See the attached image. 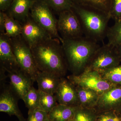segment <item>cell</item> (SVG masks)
Here are the masks:
<instances>
[{
    "mask_svg": "<svg viewBox=\"0 0 121 121\" xmlns=\"http://www.w3.org/2000/svg\"><path fill=\"white\" fill-rule=\"evenodd\" d=\"M35 63L39 71L65 77L68 66L60 40L51 38L31 48Z\"/></svg>",
    "mask_w": 121,
    "mask_h": 121,
    "instance_id": "obj_1",
    "label": "cell"
},
{
    "mask_svg": "<svg viewBox=\"0 0 121 121\" xmlns=\"http://www.w3.org/2000/svg\"><path fill=\"white\" fill-rule=\"evenodd\" d=\"M62 45L68 70L78 75L86 68L93 55L100 47L98 42L84 36L63 39Z\"/></svg>",
    "mask_w": 121,
    "mask_h": 121,
    "instance_id": "obj_2",
    "label": "cell"
},
{
    "mask_svg": "<svg viewBox=\"0 0 121 121\" xmlns=\"http://www.w3.org/2000/svg\"><path fill=\"white\" fill-rule=\"evenodd\" d=\"M72 9L79 19L84 36L98 43L103 41L109 28V14L96 9L74 4Z\"/></svg>",
    "mask_w": 121,
    "mask_h": 121,
    "instance_id": "obj_3",
    "label": "cell"
},
{
    "mask_svg": "<svg viewBox=\"0 0 121 121\" xmlns=\"http://www.w3.org/2000/svg\"><path fill=\"white\" fill-rule=\"evenodd\" d=\"M12 48L20 69L34 83L39 70L31 50L21 35L10 39Z\"/></svg>",
    "mask_w": 121,
    "mask_h": 121,
    "instance_id": "obj_4",
    "label": "cell"
},
{
    "mask_svg": "<svg viewBox=\"0 0 121 121\" xmlns=\"http://www.w3.org/2000/svg\"><path fill=\"white\" fill-rule=\"evenodd\" d=\"M51 9L43 0H36L30 10V16L52 38L59 39L62 43L63 39L57 29V19Z\"/></svg>",
    "mask_w": 121,
    "mask_h": 121,
    "instance_id": "obj_5",
    "label": "cell"
},
{
    "mask_svg": "<svg viewBox=\"0 0 121 121\" xmlns=\"http://www.w3.org/2000/svg\"><path fill=\"white\" fill-rule=\"evenodd\" d=\"M67 78L75 86L90 89L99 95L117 86L103 78L95 71L86 69L78 75L71 74Z\"/></svg>",
    "mask_w": 121,
    "mask_h": 121,
    "instance_id": "obj_6",
    "label": "cell"
},
{
    "mask_svg": "<svg viewBox=\"0 0 121 121\" xmlns=\"http://www.w3.org/2000/svg\"><path fill=\"white\" fill-rule=\"evenodd\" d=\"M121 63L116 48L103 43L95 52L86 70L95 71L101 74Z\"/></svg>",
    "mask_w": 121,
    "mask_h": 121,
    "instance_id": "obj_7",
    "label": "cell"
},
{
    "mask_svg": "<svg viewBox=\"0 0 121 121\" xmlns=\"http://www.w3.org/2000/svg\"><path fill=\"white\" fill-rule=\"evenodd\" d=\"M59 14L57 29L62 39H75L84 36L80 21L72 9Z\"/></svg>",
    "mask_w": 121,
    "mask_h": 121,
    "instance_id": "obj_8",
    "label": "cell"
},
{
    "mask_svg": "<svg viewBox=\"0 0 121 121\" xmlns=\"http://www.w3.org/2000/svg\"><path fill=\"white\" fill-rule=\"evenodd\" d=\"M96 113L121 111V86L117 85L99 95L93 108Z\"/></svg>",
    "mask_w": 121,
    "mask_h": 121,
    "instance_id": "obj_9",
    "label": "cell"
},
{
    "mask_svg": "<svg viewBox=\"0 0 121 121\" xmlns=\"http://www.w3.org/2000/svg\"><path fill=\"white\" fill-rule=\"evenodd\" d=\"M21 24V36L31 49L40 43L52 38L32 19L30 15Z\"/></svg>",
    "mask_w": 121,
    "mask_h": 121,
    "instance_id": "obj_10",
    "label": "cell"
},
{
    "mask_svg": "<svg viewBox=\"0 0 121 121\" xmlns=\"http://www.w3.org/2000/svg\"><path fill=\"white\" fill-rule=\"evenodd\" d=\"M0 111L7 113L10 116L15 115L19 121H26L21 112L17 104L19 99L4 82L0 83Z\"/></svg>",
    "mask_w": 121,
    "mask_h": 121,
    "instance_id": "obj_11",
    "label": "cell"
},
{
    "mask_svg": "<svg viewBox=\"0 0 121 121\" xmlns=\"http://www.w3.org/2000/svg\"><path fill=\"white\" fill-rule=\"evenodd\" d=\"M9 86L19 99L23 100L33 82L20 68L7 71Z\"/></svg>",
    "mask_w": 121,
    "mask_h": 121,
    "instance_id": "obj_12",
    "label": "cell"
},
{
    "mask_svg": "<svg viewBox=\"0 0 121 121\" xmlns=\"http://www.w3.org/2000/svg\"><path fill=\"white\" fill-rule=\"evenodd\" d=\"M55 95L59 104L69 106H79L75 86L67 78H61Z\"/></svg>",
    "mask_w": 121,
    "mask_h": 121,
    "instance_id": "obj_13",
    "label": "cell"
},
{
    "mask_svg": "<svg viewBox=\"0 0 121 121\" xmlns=\"http://www.w3.org/2000/svg\"><path fill=\"white\" fill-rule=\"evenodd\" d=\"M0 67L6 72L20 68L13 53L10 41L5 33H0Z\"/></svg>",
    "mask_w": 121,
    "mask_h": 121,
    "instance_id": "obj_14",
    "label": "cell"
},
{
    "mask_svg": "<svg viewBox=\"0 0 121 121\" xmlns=\"http://www.w3.org/2000/svg\"><path fill=\"white\" fill-rule=\"evenodd\" d=\"M36 0H13L6 12L10 17L22 24L30 15V11Z\"/></svg>",
    "mask_w": 121,
    "mask_h": 121,
    "instance_id": "obj_15",
    "label": "cell"
},
{
    "mask_svg": "<svg viewBox=\"0 0 121 121\" xmlns=\"http://www.w3.org/2000/svg\"><path fill=\"white\" fill-rule=\"evenodd\" d=\"M61 78L54 74L39 71L36 78L38 90L48 94H55Z\"/></svg>",
    "mask_w": 121,
    "mask_h": 121,
    "instance_id": "obj_16",
    "label": "cell"
},
{
    "mask_svg": "<svg viewBox=\"0 0 121 121\" xmlns=\"http://www.w3.org/2000/svg\"><path fill=\"white\" fill-rule=\"evenodd\" d=\"M76 107L58 104L48 113V119L50 121H69L73 117Z\"/></svg>",
    "mask_w": 121,
    "mask_h": 121,
    "instance_id": "obj_17",
    "label": "cell"
},
{
    "mask_svg": "<svg viewBox=\"0 0 121 121\" xmlns=\"http://www.w3.org/2000/svg\"><path fill=\"white\" fill-rule=\"evenodd\" d=\"M75 86L78 98L79 106L83 108H94L97 102L99 95L92 90Z\"/></svg>",
    "mask_w": 121,
    "mask_h": 121,
    "instance_id": "obj_18",
    "label": "cell"
},
{
    "mask_svg": "<svg viewBox=\"0 0 121 121\" xmlns=\"http://www.w3.org/2000/svg\"><path fill=\"white\" fill-rule=\"evenodd\" d=\"M74 4L89 7L109 13L110 0H71Z\"/></svg>",
    "mask_w": 121,
    "mask_h": 121,
    "instance_id": "obj_19",
    "label": "cell"
},
{
    "mask_svg": "<svg viewBox=\"0 0 121 121\" xmlns=\"http://www.w3.org/2000/svg\"><path fill=\"white\" fill-rule=\"evenodd\" d=\"M22 24L16 20L10 17L5 12V34L9 38H15L21 35Z\"/></svg>",
    "mask_w": 121,
    "mask_h": 121,
    "instance_id": "obj_20",
    "label": "cell"
},
{
    "mask_svg": "<svg viewBox=\"0 0 121 121\" xmlns=\"http://www.w3.org/2000/svg\"><path fill=\"white\" fill-rule=\"evenodd\" d=\"M115 22L112 26L108 28L106 37L107 44L116 47L121 44V20Z\"/></svg>",
    "mask_w": 121,
    "mask_h": 121,
    "instance_id": "obj_21",
    "label": "cell"
},
{
    "mask_svg": "<svg viewBox=\"0 0 121 121\" xmlns=\"http://www.w3.org/2000/svg\"><path fill=\"white\" fill-rule=\"evenodd\" d=\"M39 91L40 99L39 108L48 113L58 104L56 95Z\"/></svg>",
    "mask_w": 121,
    "mask_h": 121,
    "instance_id": "obj_22",
    "label": "cell"
},
{
    "mask_svg": "<svg viewBox=\"0 0 121 121\" xmlns=\"http://www.w3.org/2000/svg\"><path fill=\"white\" fill-rule=\"evenodd\" d=\"M39 91L32 86L23 100L26 107L28 109V112H31L39 108Z\"/></svg>",
    "mask_w": 121,
    "mask_h": 121,
    "instance_id": "obj_23",
    "label": "cell"
},
{
    "mask_svg": "<svg viewBox=\"0 0 121 121\" xmlns=\"http://www.w3.org/2000/svg\"><path fill=\"white\" fill-rule=\"evenodd\" d=\"M93 108H83L76 107L73 118L76 121H95L96 113Z\"/></svg>",
    "mask_w": 121,
    "mask_h": 121,
    "instance_id": "obj_24",
    "label": "cell"
},
{
    "mask_svg": "<svg viewBox=\"0 0 121 121\" xmlns=\"http://www.w3.org/2000/svg\"><path fill=\"white\" fill-rule=\"evenodd\" d=\"M54 11L60 13L63 11L72 9L73 4L71 0H43Z\"/></svg>",
    "mask_w": 121,
    "mask_h": 121,
    "instance_id": "obj_25",
    "label": "cell"
},
{
    "mask_svg": "<svg viewBox=\"0 0 121 121\" xmlns=\"http://www.w3.org/2000/svg\"><path fill=\"white\" fill-rule=\"evenodd\" d=\"M102 76L109 82L121 86V65L108 69L101 73Z\"/></svg>",
    "mask_w": 121,
    "mask_h": 121,
    "instance_id": "obj_26",
    "label": "cell"
},
{
    "mask_svg": "<svg viewBox=\"0 0 121 121\" xmlns=\"http://www.w3.org/2000/svg\"><path fill=\"white\" fill-rule=\"evenodd\" d=\"M109 13L115 22L121 20V0H110Z\"/></svg>",
    "mask_w": 121,
    "mask_h": 121,
    "instance_id": "obj_27",
    "label": "cell"
},
{
    "mask_svg": "<svg viewBox=\"0 0 121 121\" xmlns=\"http://www.w3.org/2000/svg\"><path fill=\"white\" fill-rule=\"evenodd\" d=\"M48 113L37 108L31 112H28L26 121H46L47 120Z\"/></svg>",
    "mask_w": 121,
    "mask_h": 121,
    "instance_id": "obj_28",
    "label": "cell"
},
{
    "mask_svg": "<svg viewBox=\"0 0 121 121\" xmlns=\"http://www.w3.org/2000/svg\"><path fill=\"white\" fill-rule=\"evenodd\" d=\"M97 115L95 121H121V117L112 111L101 113Z\"/></svg>",
    "mask_w": 121,
    "mask_h": 121,
    "instance_id": "obj_29",
    "label": "cell"
},
{
    "mask_svg": "<svg viewBox=\"0 0 121 121\" xmlns=\"http://www.w3.org/2000/svg\"><path fill=\"white\" fill-rule=\"evenodd\" d=\"M13 0H0V11L6 12L9 7Z\"/></svg>",
    "mask_w": 121,
    "mask_h": 121,
    "instance_id": "obj_30",
    "label": "cell"
},
{
    "mask_svg": "<svg viewBox=\"0 0 121 121\" xmlns=\"http://www.w3.org/2000/svg\"><path fill=\"white\" fill-rule=\"evenodd\" d=\"M5 12H0V33H5Z\"/></svg>",
    "mask_w": 121,
    "mask_h": 121,
    "instance_id": "obj_31",
    "label": "cell"
},
{
    "mask_svg": "<svg viewBox=\"0 0 121 121\" xmlns=\"http://www.w3.org/2000/svg\"><path fill=\"white\" fill-rule=\"evenodd\" d=\"M117 53L119 56L121 62V44L115 47Z\"/></svg>",
    "mask_w": 121,
    "mask_h": 121,
    "instance_id": "obj_32",
    "label": "cell"
},
{
    "mask_svg": "<svg viewBox=\"0 0 121 121\" xmlns=\"http://www.w3.org/2000/svg\"><path fill=\"white\" fill-rule=\"evenodd\" d=\"M76 121L74 119L73 117V118H72V119H70V120H69V121Z\"/></svg>",
    "mask_w": 121,
    "mask_h": 121,
    "instance_id": "obj_33",
    "label": "cell"
},
{
    "mask_svg": "<svg viewBox=\"0 0 121 121\" xmlns=\"http://www.w3.org/2000/svg\"><path fill=\"white\" fill-rule=\"evenodd\" d=\"M46 121H50L48 120V119Z\"/></svg>",
    "mask_w": 121,
    "mask_h": 121,
    "instance_id": "obj_34",
    "label": "cell"
}]
</instances>
